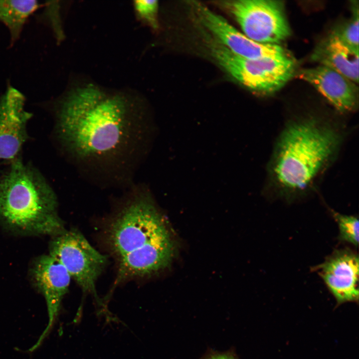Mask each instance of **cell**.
I'll return each mask as SVG.
<instances>
[{
    "label": "cell",
    "mask_w": 359,
    "mask_h": 359,
    "mask_svg": "<svg viewBox=\"0 0 359 359\" xmlns=\"http://www.w3.org/2000/svg\"><path fill=\"white\" fill-rule=\"evenodd\" d=\"M140 100L107 92L93 83L71 86L59 98L60 139L76 159L106 161L122 157L145 133Z\"/></svg>",
    "instance_id": "cell-1"
},
{
    "label": "cell",
    "mask_w": 359,
    "mask_h": 359,
    "mask_svg": "<svg viewBox=\"0 0 359 359\" xmlns=\"http://www.w3.org/2000/svg\"><path fill=\"white\" fill-rule=\"evenodd\" d=\"M343 136L335 124L315 116L287 123L269 168L270 183L278 195L291 200L309 191L334 159Z\"/></svg>",
    "instance_id": "cell-2"
},
{
    "label": "cell",
    "mask_w": 359,
    "mask_h": 359,
    "mask_svg": "<svg viewBox=\"0 0 359 359\" xmlns=\"http://www.w3.org/2000/svg\"><path fill=\"white\" fill-rule=\"evenodd\" d=\"M57 199L36 169L13 161L0 181V216L23 231L58 235L64 231L57 213Z\"/></svg>",
    "instance_id": "cell-3"
},
{
    "label": "cell",
    "mask_w": 359,
    "mask_h": 359,
    "mask_svg": "<svg viewBox=\"0 0 359 359\" xmlns=\"http://www.w3.org/2000/svg\"><path fill=\"white\" fill-rule=\"evenodd\" d=\"M164 219L151 198L137 194L128 200L112 217L105 231V240L123 268L168 234Z\"/></svg>",
    "instance_id": "cell-4"
},
{
    "label": "cell",
    "mask_w": 359,
    "mask_h": 359,
    "mask_svg": "<svg viewBox=\"0 0 359 359\" xmlns=\"http://www.w3.org/2000/svg\"><path fill=\"white\" fill-rule=\"evenodd\" d=\"M212 58L229 75L248 89L269 95L284 86L293 76L295 63L289 55L259 59L238 56L202 31Z\"/></svg>",
    "instance_id": "cell-5"
},
{
    "label": "cell",
    "mask_w": 359,
    "mask_h": 359,
    "mask_svg": "<svg viewBox=\"0 0 359 359\" xmlns=\"http://www.w3.org/2000/svg\"><path fill=\"white\" fill-rule=\"evenodd\" d=\"M50 255L67 270L84 293L92 294L100 305L96 283L107 263V256L95 249L76 229L57 235L52 242Z\"/></svg>",
    "instance_id": "cell-6"
},
{
    "label": "cell",
    "mask_w": 359,
    "mask_h": 359,
    "mask_svg": "<svg viewBox=\"0 0 359 359\" xmlns=\"http://www.w3.org/2000/svg\"><path fill=\"white\" fill-rule=\"evenodd\" d=\"M244 34L261 43L278 44L290 35L283 3L278 0H237L224 3Z\"/></svg>",
    "instance_id": "cell-7"
},
{
    "label": "cell",
    "mask_w": 359,
    "mask_h": 359,
    "mask_svg": "<svg viewBox=\"0 0 359 359\" xmlns=\"http://www.w3.org/2000/svg\"><path fill=\"white\" fill-rule=\"evenodd\" d=\"M192 7L200 28L238 56L249 59H259L289 55L279 44L261 43L250 39L223 17L199 2H194Z\"/></svg>",
    "instance_id": "cell-8"
},
{
    "label": "cell",
    "mask_w": 359,
    "mask_h": 359,
    "mask_svg": "<svg viewBox=\"0 0 359 359\" xmlns=\"http://www.w3.org/2000/svg\"><path fill=\"white\" fill-rule=\"evenodd\" d=\"M25 102L24 95L9 84L0 97V159H14L27 139L32 115L25 110Z\"/></svg>",
    "instance_id": "cell-9"
},
{
    "label": "cell",
    "mask_w": 359,
    "mask_h": 359,
    "mask_svg": "<svg viewBox=\"0 0 359 359\" xmlns=\"http://www.w3.org/2000/svg\"><path fill=\"white\" fill-rule=\"evenodd\" d=\"M359 256L349 248L336 250L316 270L338 304L359 300Z\"/></svg>",
    "instance_id": "cell-10"
},
{
    "label": "cell",
    "mask_w": 359,
    "mask_h": 359,
    "mask_svg": "<svg viewBox=\"0 0 359 359\" xmlns=\"http://www.w3.org/2000/svg\"><path fill=\"white\" fill-rule=\"evenodd\" d=\"M33 274L37 287L45 297L49 321L37 342L29 350L30 352L37 349L50 332L71 280L65 268L50 254L42 256L36 261Z\"/></svg>",
    "instance_id": "cell-11"
},
{
    "label": "cell",
    "mask_w": 359,
    "mask_h": 359,
    "mask_svg": "<svg viewBox=\"0 0 359 359\" xmlns=\"http://www.w3.org/2000/svg\"><path fill=\"white\" fill-rule=\"evenodd\" d=\"M298 77L313 86L339 111H354L358 106V90L354 83L324 65L303 69Z\"/></svg>",
    "instance_id": "cell-12"
},
{
    "label": "cell",
    "mask_w": 359,
    "mask_h": 359,
    "mask_svg": "<svg viewBox=\"0 0 359 359\" xmlns=\"http://www.w3.org/2000/svg\"><path fill=\"white\" fill-rule=\"evenodd\" d=\"M312 58L358 83L359 49L345 43L334 32L318 44Z\"/></svg>",
    "instance_id": "cell-13"
},
{
    "label": "cell",
    "mask_w": 359,
    "mask_h": 359,
    "mask_svg": "<svg viewBox=\"0 0 359 359\" xmlns=\"http://www.w3.org/2000/svg\"><path fill=\"white\" fill-rule=\"evenodd\" d=\"M43 4L34 0H0V22L9 31L11 46L19 39L29 16Z\"/></svg>",
    "instance_id": "cell-14"
},
{
    "label": "cell",
    "mask_w": 359,
    "mask_h": 359,
    "mask_svg": "<svg viewBox=\"0 0 359 359\" xmlns=\"http://www.w3.org/2000/svg\"><path fill=\"white\" fill-rule=\"evenodd\" d=\"M339 229V239L358 247L359 244V219L357 216L342 214L332 210Z\"/></svg>",
    "instance_id": "cell-15"
},
{
    "label": "cell",
    "mask_w": 359,
    "mask_h": 359,
    "mask_svg": "<svg viewBox=\"0 0 359 359\" xmlns=\"http://www.w3.org/2000/svg\"><path fill=\"white\" fill-rule=\"evenodd\" d=\"M351 19L342 27L333 32L343 42L354 48L359 49L358 4L353 7Z\"/></svg>",
    "instance_id": "cell-16"
},
{
    "label": "cell",
    "mask_w": 359,
    "mask_h": 359,
    "mask_svg": "<svg viewBox=\"0 0 359 359\" xmlns=\"http://www.w3.org/2000/svg\"><path fill=\"white\" fill-rule=\"evenodd\" d=\"M135 11L140 19L153 28L158 27V8L157 0H139L134 4Z\"/></svg>",
    "instance_id": "cell-17"
},
{
    "label": "cell",
    "mask_w": 359,
    "mask_h": 359,
    "mask_svg": "<svg viewBox=\"0 0 359 359\" xmlns=\"http://www.w3.org/2000/svg\"><path fill=\"white\" fill-rule=\"evenodd\" d=\"M203 359H237L235 355L231 352H212L206 355Z\"/></svg>",
    "instance_id": "cell-18"
}]
</instances>
